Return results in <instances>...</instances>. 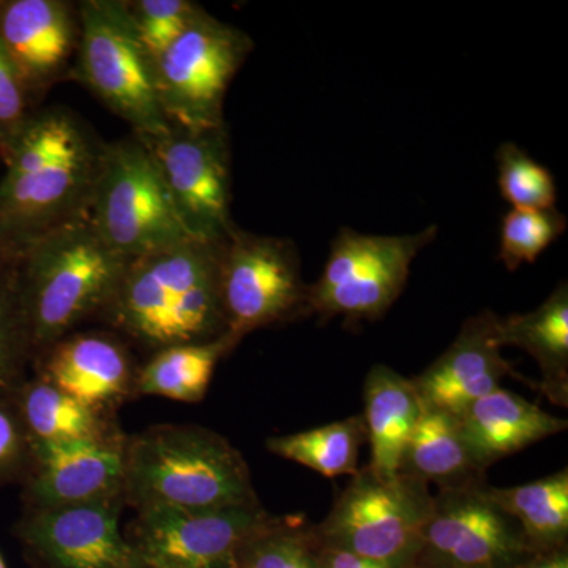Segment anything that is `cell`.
<instances>
[{
	"label": "cell",
	"instance_id": "cell-1",
	"mask_svg": "<svg viewBox=\"0 0 568 568\" xmlns=\"http://www.w3.org/2000/svg\"><path fill=\"white\" fill-rule=\"evenodd\" d=\"M102 153L71 112L51 108L31 115L0 179V239L11 256L89 215Z\"/></svg>",
	"mask_w": 568,
	"mask_h": 568
},
{
	"label": "cell",
	"instance_id": "cell-2",
	"mask_svg": "<svg viewBox=\"0 0 568 568\" xmlns=\"http://www.w3.org/2000/svg\"><path fill=\"white\" fill-rule=\"evenodd\" d=\"M223 245L192 239L130 260L103 320L152 353L226 335Z\"/></svg>",
	"mask_w": 568,
	"mask_h": 568
},
{
	"label": "cell",
	"instance_id": "cell-3",
	"mask_svg": "<svg viewBox=\"0 0 568 568\" xmlns=\"http://www.w3.org/2000/svg\"><path fill=\"white\" fill-rule=\"evenodd\" d=\"M22 320L33 358L111 304L129 260L91 216L55 227L13 254Z\"/></svg>",
	"mask_w": 568,
	"mask_h": 568
},
{
	"label": "cell",
	"instance_id": "cell-4",
	"mask_svg": "<svg viewBox=\"0 0 568 568\" xmlns=\"http://www.w3.org/2000/svg\"><path fill=\"white\" fill-rule=\"evenodd\" d=\"M123 500L134 510L260 506L245 458L219 433L159 425L126 437Z\"/></svg>",
	"mask_w": 568,
	"mask_h": 568
},
{
	"label": "cell",
	"instance_id": "cell-5",
	"mask_svg": "<svg viewBox=\"0 0 568 568\" xmlns=\"http://www.w3.org/2000/svg\"><path fill=\"white\" fill-rule=\"evenodd\" d=\"M89 216L106 244L129 261L194 239L152 153L136 136L103 145Z\"/></svg>",
	"mask_w": 568,
	"mask_h": 568
},
{
	"label": "cell",
	"instance_id": "cell-6",
	"mask_svg": "<svg viewBox=\"0 0 568 568\" xmlns=\"http://www.w3.org/2000/svg\"><path fill=\"white\" fill-rule=\"evenodd\" d=\"M433 496L428 485L396 474L379 478L361 467L320 526L317 540L361 558L414 568Z\"/></svg>",
	"mask_w": 568,
	"mask_h": 568
},
{
	"label": "cell",
	"instance_id": "cell-7",
	"mask_svg": "<svg viewBox=\"0 0 568 568\" xmlns=\"http://www.w3.org/2000/svg\"><path fill=\"white\" fill-rule=\"evenodd\" d=\"M78 74L134 136L155 138L170 129L164 118L152 59L142 48L129 2L85 0L78 7Z\"/></svg>",
	"mask_w": 568,
	"mask_h": 568
},
{
	"label": "cell",
	"instance_id": "cell-8",
	"mask_svg": "<svg viewBox=\"0 0 568 568\" xmlns=\"http://www.w3.org/2000/svg\"><path fill=\"white\" fill-rule=\"evenodd\" d=\"M436 235L435 224L407 235H369L343 227L323 274L308 284L310 315L339 316L346 324L379 320L405 290L417 254Z\"/></svg>",
	"mask_w": 568,
	"mask_h": 568
},
{
	"label": "cell",
	"instance_id": "cell-9",
	"mask_svg": "<svg viewBox=\"0 0 568 568\" xmlns=\"http://www.w3.org/2000/svg\"><path fill=\"white\" fill-rule=\"evenodd\" d=\"M252 50L253 41L244 31L201 9L182 36L152 61L168 122L189 130L224 125V97Z\"/></svg>",
	"mask_w": 568,
	"mask_h": 568
},
{
	"label": "cell",
	"instance_id": "cell-10",
	"mask_svg": "<svg viewBox=\"0 0 568 568\" xmlns=\"http://www.w3.org/2000/svg\"><path fill=\"white\" fill-rule=\"evenodd\" d=\"M222 301L226 335L237 345L257 328L310 315L293 242L235 227L223 245Z\"/></svg>",
	"mask_w": 568,
	"mask_h": 568
},
{
	"label": "cell",
	"instance_id": "cell-11",
	"mask_svg": "<svg viewBox=\"0 0 568 568\" xmlns=\"http://www.w3.org/2000/svg\"><path fill=\"white\" fill-rule=\"evenodd\" d=\"M140 140L152 153L186 231L197 241L224 244L237 227L231 216L226 126L189 130L170 123L160 136Z\"/></svg>",
	"mask_w": 568,
	"mask_h": 568
},
{
	"label": "cell",
	"instance_id": "cell-12",
	"mask_svg": "<svg viewBox=\"0 0 568 568\" xmlns=\"http://www.w3.org/2000/svg\"><path fill=\"white\" fill-rule=\"evenodd\" d=\"M532 555L518 523L491 499L488 485H470L433 497L414 568H517Z\"/></svg>",
	"mask_w": 568,
	"mask_h": 568
},
{
	"label": "cell",
	"instance_id": "cell-13",
	"mask_svg": "<svg viewBox=\"0 0 568 568\" xmlns=\"http://www.w3.org/2000/svg\"><path fill=\"white\" fill-rule=\"evenodd\" d=\"M263 506L138 508L132 541L145 568H235L239 552L271 518Z\"/></svg>",
	"mask_w": 568,
	"mask_h": 568
},
{
	"label": "cell",
	"instance_id": "cell-14",
	"mask_svg": "<svg viewBox=\"0 0 568 568\" xmlns=\"http://www.w3.org/2000/svg\"><path fill=\"white\" fill-rule=\"evenodd\" d=\"M123 497L54 508H28L18 540L39 568H145L121 530Z\"/></svg>",
	"mask_w": 568,
	"mask_h": 568
},
{
	"label": "cell",
	"instance_id": "cell-15",
	"mask_svg": "<svg viewBox=\"0 0 568 568\" xmlns=\"http://www.w3.org/2000/svg\"><path fill=\"white\" fill-rule=\"evenodd\" d=\"M125 435L85 443H31L28 508H54L123 497Z\"/></svg>",
	"mask_w": 568,
	"mask_h": 568
},
{
	"label": "cell",
	"instance_id": "cell-16",
	"mask_svg": "<svg viewBox=\"0 0 568 568\" xmlns=\"http://www.w3.org/2000/svg\"><path fill=\"white\" fill-rule=\"evenodd\" d=\"M497 324L499 316L489 310L469 317L446 353L414 377L426 407L462 416L478 398L499 388L504 377L515 376L504 358Z\"/></svg>",
	"mask_w": 568,
	"mask_h": 568
},
{
	"label": "cell",
	"instance_id": "cell-17",
	"mask_svg": "<svg viewBox=\"0 0 568 568\" xmlns=\"http://www.w3.org/2000/svg\"><path fill=\"white\" fill-rule=\"evenodd\" d=\"M37 376L82 405L112 414L134 395L138 369L115 336L71 334L36 358Z\"/></svg>",
	"mask_w": 568,
	"mask_h": 568
},
{
	"label": "cell",
	"instance_id": "cell-18",
	"mask_svg": "<svg viewBox=\"0 0 568 568\" xmlns=\"http://www.w3.org/2000/svg\"><path fill=\"white\" fill-rule=\"evenodd\" d=\"M78 17L61 0L0 2V43L26 89L50 84L78 48Z\"/></svg>",
	"mask_w": 568,
	"mask_h": 568
},
{
	"label": "cell",
	"instance_id": "cell-19",
	"mask_svg": "<svg viewBox=\"0 0 568 568\" xmlns=\"http://www.w3.org/2000/svg\"><path fill=\"white\" fill-rule=\"evenodd\" d=\"M458 417L467 446L484 470L567 429L566 418L551 416L536 403L500 387L478 398Z\"/></svg>",
	"mask_w": 568,
	"mask_h": 568
},
{
	"label": "cell",
	"instance_id": "cell-20",
	"mask_svg": "<svg viewBox=\"0 0 568 568\" xmlns=\"http://www.w3.org/2000/svg\"><path fill=\"white\" fill-rule=\"evenodd\" d=\"M366 443L372 448L369 469L379 478L398 474L403 452L424 414L425 405L413 379L390 366L375 365L364 384Z\"/></svg>",
	"mask_w": 568,
	"mask_h": 568
},
{
	"label": "cell",
	"instance_id": "cell-21",
	"mask_svg": "<svg viewBox=\"0 0 568 568\" xmlns=\"http://www.w3.org/2000/svg\"><path fill=\"white\" fill-rule=\"evenodd\" d=\"M485 473L467 446L459 417L426 407L407 440L398 474L443 489L485 484Z\"/></svg>",
	"mask_w": 568,
	"mask_h": 568
},
{
	"label": "cell",
	"instance_id": "cell-22",
	"mask_svg": "<svg viewBox=\"0 0 568 568\" xmlns=\"http://www.w3.org/2000/svg\"><path fill=\"white\" fill-rule=\"evenodd\" d=\"M503 347L525 351L540 368L538 388L555 405L568 403V286L560 283L547 301L525 315L499 317Z\"/></svg>",
	"mask_w": 568,
	"mask_h": 568
},
{
	"label": "cell",
	"instance_id": "cell-23",
	"mask_svg": "<svg viewBox=\"0 0 568 568\" xmlns=\"http://www.w3.org/2000/svg\"><path fill=\"white\" fill-rule=\"evenodd\" d=\"M13 398L31 443H85L123 435L112 414L82 405L39 376L26 379Z\"/></svg>",
	"mask_w": 568,
	"mask_h": 568
},
{
	"label": "cell",
	"instance_id": "cell-24",
	"mask_svg": "<svg viewBox=\"0 0 568 568\" xmlns=\"http://www.w3.org/2000/svg\"><path fill=\"white\" fill-rule=\"evenodd\" d=\"M237 343L230 335L207 343L164 347L138 369L134 395L200 403L207 394L216 365Z\"/></svg>",
	"mask_w": 568,
	"mask_h": 568
},
{
	"label": "cell",
	"instance_id": "cell-25",
	"mask_svg": "<svg viewBox=\"0 0 568 568\" xmlns=\"http://www.w3.org/2000/svg\"><path fill=\"white\" fill-rule=\"evenodd\" d=\"M488 493L518 523L534 552L567 548V469L518 487H488Z\"/></svg>",
	"mask_w": 568,
	"mask_h": 568
},
{
	"label": "cell",
	"instance_id": "cell-26",
	"mask_svg": "<svg viewBox=\"0 0 568 568\" xmlns=\"http://www.w3.org/2000/svg\"><path fill=\"white\" fill-rule=\"evenodd\" d=\"M365 443L364 417L353 416L294 435L271 437L265 447L276 457L335 478L358 473V455Z\"/></svg>",
	"mask_w": 568,
	"mask_h": 568
},
{
	"label": "cell",
	"instance_id": "cell-27",
	"mask_svg": "<svg viewBox=\"0 0 568 568\" xmlns=\"http://www.w3.org/2000/svg\"><path fill=\"white\" fill-rule=\"evenodd\" d=\"M315 526L295 517H271L246 540L235 568H320Z\"/></svg>",
	"mask_w": 568,
	"mask_h": 568
},
{
	"label": "cell",
	"instance_id": "cell-28",
	"mask_svg": "<svg viewBox=\"0 0 568 568\" xmlns=\"http://www.w3.org/2000/svg\"><path fill=\"white\" fill-rule=\"evenodd\" d=\"M33 358L22 320L13 256L0 263V392H14L24 383L28 362Z\"/></svg>",
	"mask_w": 568,
	"mask_h": 568
},
{
	"label": "cell",
	"instance_id": "cell-29",
	"mask_svg": "<svg viewBox=\"0 0 568 568\" xmlns=\"http://www.w3.org/2000/svg\"><path fill=\"white\" fill-rule=\"evenodd\" d=\"M567 219L558 209L530 211L511 209L504 216L499 257L507 271L515 272L521 264L536 263L556 239L566 233Z\"/></svg>",
	"mask_w": 568,
	"mask_h": 568
},
{
	"label": "cell",
	"instance_id": "cell-30",
	"mask_svg": "<svg viewBox=\"0 0 568 568\" xmlns=\"http://www.w3.org/2000/svg\"><path fill=\"white\" fill-rule=\"evenodd\" d=\"M497 171L500 194L511 209L547 211L556 207L555 178L515 142H506L497 149Z\"/></svg>",
	"mask_w": 568,
	"mask_h": 568
},
{
	"label": "cell",
	"instance_id": "cell-31",
	"mask_svg": "<svg viewBox=\"0 0 568 568\" xmlns=\"http://www.w3.org/2000/svg\"><path fill=\"white\" fill-rule=\"evenodd\" d=\"M129 11L138 39L153 61L192 24L201 7L189 0H138L129 2Z\"/></svg>",
	"mask_w": 568,
	"mask_h": 568
},
{
	"label": "cell",
	"instance_id": "cell-32",
	"mask_svg": "<svg viewBox=\"0 0 568 568\" xmlns=\"http://www.w3.org/2000/svg\"><path fill=\"white\" fill-rule=\"evenodd\" d=\"M26 89L20 73L0 43V156L3 163L20 140L31 115H28Z\"/></svg>",
	"mask_w": 568,
	"mask_h": 568
},
{
	"label": "cell",
	"instance_id": "cell-33",
	"mask_svg": "<svg viewBox=\"0 0 568 568\" xmlns=\"http://www.w3.org/2000/svg\"><path fill=\"white\" fill-rule=\"evenodd\" d=\"M31 465V439L13 392H0V485L24 480Z\"/></svg>",
	"mask_w": 568,
	"mask_h": 568
},
{
	"label": "cell",
	"instance_id": "cell-34",
	"mask_svg": "<svg viewBox=\"0 0 568 568\" xmlns=\"http://www.w3.org/2000/svg\"><path fill=\"white\" fill-rule=\"evenodd\" d=\"M317 567L320 568H399L388 566V564L376 562V560H369L355 556L353 552L345 551L331 547V545H324L320 541L317 547Z\"/></svg>",
	"mask_w": 568,
	"mask_h": 568
},
{
	"label": "cell",
	"instance_id": "cell-35",
	"mask_svg": "<svg viewBox=\"0 0 568 568\" xmlns=\"http://www.w3.org/2000/svg\"><path fill=\"white\" fill-rule=\"evenodd\" d=\"M517 568H568V549L536 552Z\"/></svg>",
	"mask_w": 568,
	"mask_h": 568
},
{
	"label": "cell",
	"instance_id": "cell-36",
	"mask_svg": "<svg viewBox=\"0 0 568 568\" xmlns=\"http://www.w3.org/2000/svg\"><path fill=\"white\" fill-rule=\"evenodd\" d=\"M9 256H11V254L7 252L6 245H3L2 239H0V263Z\"/></svg>",
	"mask_w": 568,
	"mask_h": 568
},
{
	"label": "cell",
	"instance_id": "cell-37",
	"mask_svg": "<svg viewBox=\"0 0 568 568\" xmlns=\"http://www.w3.org/2000/svg\"><path fill=\"white\" fill-rule=\"evenodd\" d=\"M0 568H7L6 559H3L2 552H0Z\"/></svg>",
	"mask_w": 568,
	"mask_h": 568
}]
</instances>
